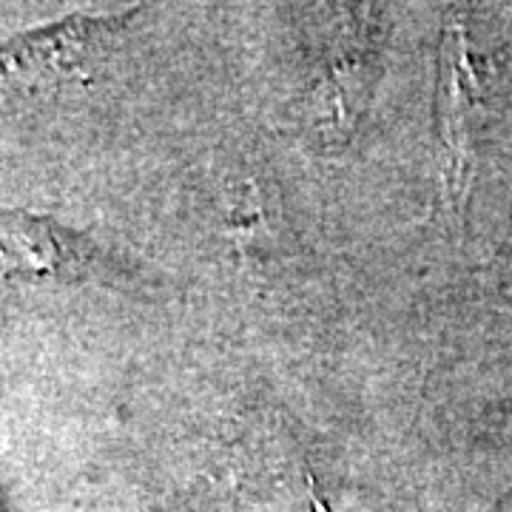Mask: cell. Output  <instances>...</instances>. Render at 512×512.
<instances>
[{
  "label": "cell",
  "mask_w": 512,
  "mask_h": 512,
  "mask_svg": "<svg viewBox=\"0 0 512 512\" xmlns=\"http://www.w3.org/2000/svg\"><path fill=\"white\" fill-rule=\"evenodd\" d=\"M478 103V80L467 55V37L461 23L453 20L441 37L439 92H436V120L439 137L447 154V177L456 197L467 188L470 163V114Z\"/></svg>",
  "instance_id": "6da1fadb"
},
{
  "label": "cell",
  "mask_w": 512,
  "mask_h": 512,
  "mask_svg": "<svg viewBox=\"0 0 512 512\" xmlns=\"http://www.w3.org/2000/svg\"><path fill=\"white\" fill-rule=\"evenodd\" d=\"M77 259V242L57 222L0 211V276L60 274Z\"/></svg>",
  "instance_id": "7a4b0ae2"
},
{
  "label": "cell",
  "mask_w": 512,
  "mask_h": 512,
  "mask_svg": "<svg viewBox=\"0 0 512 512\" xmlns=\"http://www.w3.org/2000/svg\"><path fill=\"white\" fill-rule=\"evenodd\" d=\"M114 23L117 20H69L49 32L20 37L0 52V83H23L26 72L43 77L49 69H72L100 32Z\"/></svg>",
  "instance_id": "3957f363"
}]
</instances>
